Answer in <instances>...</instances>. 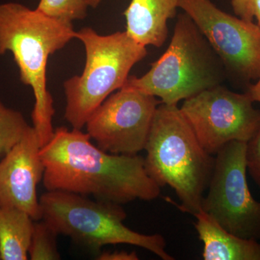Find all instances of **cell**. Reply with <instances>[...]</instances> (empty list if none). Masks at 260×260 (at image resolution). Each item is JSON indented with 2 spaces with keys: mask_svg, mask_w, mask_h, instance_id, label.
<instances>
[{
  "mask_svg": "<svg viewBox=\"0 0 260 260\" xmlns=\"http://www.w3.org/2000/svg\"><path fill=\"white\" fill-rule=\"evenodd\" d=\"M90 140L80 129H54L40 152L47 191L90 195L120 205L160 196L161 187L147 172L145 158L107 153Z\"/></svg>",
  "mask_w": 260,
  "mask_h": 260,
  "instance_id": "cell-1",
  "label": "cell"
},
{
  "mask_svg": "<svg viewBox=\"0 0 260 260\" xmlns=\"http://www.w3.org/2000/svg\"><path fill=\"white\" fill-rule=\"evenodd\" d=\"M76 31L67 23L19 3L0 5V55L10 52L19 69L20 81L32 88L35 98L32 126L42 147L54 135V101L47 88L49 56L63 49Z\"/></svg>",
  "mask_w": 260,
  "mask_h": 260,
  "instance_id": "cell-2",
  "label": "cell"
},
{
  "mask_svg": "<svg viewBox=\"0 0 260 260\" xmlns=\"http://www.w3.org/2000/svg\"><path fill=\"white\" fill-rule=\"evenodd\" d=\"M145 150L149 176L160 187L168 185L175 191L181 211L199 212L215 157L203 148L178 105L159 104Z\"/></svg>",
  "mask_w": 260,
  "mask_h": 260,
  "instance_id": "cell-3",
  "label": "cell"
},
{
  "mask_svg": "<svg viewBox=\"0 0 260 260\" xmlns=\"http://www.w3.org/2000/svg\"><path fill=\"white\" fill-rule=\"evenodd\" d=\"M227 78L221 61L185 13L178 17L170 44L143 76H129L125 86L158 97L162 104L179 102L215 88Z\"/></svg>",
  "mask_w": 260,
  "mask_h": 260,
  "instance_id": "cell-4",
  "label": "cell"
},
{
  "mask_svg": "<svg viewBox=\"0 0 260 260\" xmlns=\"http://www.w3.org/2000/svg\"><path fill=\"white\" fill-rule=\"evenodd\" d=\"M76 39L85 48V67L81 75L63 83L64 119L73 129L81 130L104 101L125 85L130 70L148 51L126 31L103 36L85 27L76 31Z\"/></svg>",
  "mask_w": 260,
  "mask_h": 260,
  "instance_id": "cell-5",
  "label": "cell"
},
{
  "mask_svg": "<svg viewBox=\"0 0 260 260\" xmlns=\"http://www.w3.org/2000/svg\"><path fill=\"white\" fill-rule=\"evenodd\" d=\"M42 220L58 235L67 236L80 245L99 251L119 244L139 246L162 260H174L166 250L165 238L147 235L126 226V213L120 204L61 191H47L41 196Z\"/></svg>",
  "mask_w": 260,
  "mask_h": 260,
  "instance_id": "cell-6",
  "label": "cell"
},
{
  "mask_svg": "<svg viewBox=\"0 0 260 260\" xmlns=\"http://www.w3.org/2000/svg\"><path fill=\"white\" fill-rule=\"evenodd\" d=\"M246 142L232 141L215 155V166L201 209L238 237L260 240V202L246 179Z\"/></svg>",
  "mask_w": 260,
  "mask_h": 260,
  "instance_id": "cell-7",
  "label": "cell"
},
{
  "mask_svg": "<svg viewBox=\"0 0 260 260\" xmlns=\"http://www.w3.org/2000/svg\"><path fill=\"white\" fill-rule=\"evenodd\" d=\"M221 61L227 77L238 83L256 81L260 75V27L254 22L219 9L211 0H179Z\"/></svg>",
  "mask_w": 260,
  "mask_h": 260,
  "instance_id": "cell-8",
  "label": "cell"
},
{
  "mask_svg": "<svg viewBox=\"0 0 260 260\" xmlns=\"http://www.w3.org/2000/svg\"><path fill=\"white\" fill-rule=\"evenodd\" d=\"M247 93L222 85L186 99L181 113L205 150L215 155L232 141L247 143L260 126V110Z\"/></svg>",
  "mask_w": 260,
  "mask_h": 260,
  "instance_id": "cell-9",
  "label": "cell"
},
{
  "mask_svg": "<svg viewBox=\"0 0 260 260\" xmlns=\"http://www.w3.org/2000/svg\"><path fill=\"white\" fill-rule=\"evenodd\" d=\"M160 101L124 86L104 101L86 122L87 133L99 148L115 155L145 150Z\"/></svg>",
  "mask_w": 260,
  "mask_h": 260,
  "instance_id": "cell-10",
  "label": "cell"
},
{
  "mask_svg": "<svg viewBox=\"0 0 260 260\" xmlns=\"http://www.w3.org/2000/svg\"><path fill=\"white\" fill-rule=\"evenodd\" d=\"M42 145L34 126L0 162V206L14 207L34 220H42L37 188L44 177Z\"/></svg>",
  "mask_w": 260,
  "mask_h": 260,
  "instance_id": "cell-11",
  "label": "cell"
},
{
  "mask_svg": "<svg viewBox=\"0 0 260 260\" xmlns=\"http://www.w3.org/2000/svg\"><path fill=\"white\" fill-rule=\"evenodd\" d=\"M179 0H131L124 11L128 35L142 45L160 48L169 35L168 22L177 15Z\"/></svg>",
  "mask_w": 260,
  "mask_h": 260,
  "instance_id": "cell-12",
  "label": "cell"
},
{
  "mask_svg": "<svg viewBox=\"0 0 260 260\" xmlns=\"http://www.w3.org/2000/svg\"><path fill=\"white\" fill-rule=\"evenodd\" d=\"M194 216L195 229L203 244L205 260H260L258 241L228 232L202 209Z\"/></svg>",
  "mask_w": 260,
  "mask_h": 260,
  "instance_id": "cell-13",
  "label": "cell"
},
{
  "mask_svg": "<svg viewBox=\"0 0 260 260\" xmlns=\"http://www.w3.org/2000/svg\"><path fill=\"white\" fill-rule=\"evenodd\" d=\"M28 213L14 207L0 206V259H28L34 222Z\"/></svg>",
  "mask_w": 260,
  "mask_h": 260,
  "instance_id": "cell-14",
  "label": "cell"
},
{
  "mask_svg": "<svg viewBox=\"0 0 260 260\" xmlns=\"http://www.w3.org/2000/svg\"><path fill=\"white\" fill-rule=\"evenodd\" d=\"M30 127L23 114L0 100V156H4Z\"/></svg>",
  "mask_w": 260,
  "mask_h": 260,
  "instance_id": "cell-15",
  "label": "cell"
},
{
  "mask_svg": "<svg viewBox=\"0 0 260 260\" xmlns=\"http://www.w3.org/2000/svg\"><path fill=\"white\" fill-rule=\"evenodd\" d=\"M58 234L50 225L42 220L34 224L28 256L32 260H59L60 254L57 249Z\"/></svg>",
  "mask_w": 260,
  "mask_h": 260,
  "instance_id": "cell-16",
  "label": "cell"
},
{
  "mask_svg": "<svg viewBox=\"0 0 260 260\" xmlns=\"http://www.w3.org/2000/svg\"><path fill=\"white\" fill-rule=\"evenodd\" d=\"M88 0H40L37 9L44 14L73 23L87 16Z\"/></svg>",
  "mask_w": 260,
  "mask_h": 260,
  "instance_id": "cell-17",
  "label": "cell"
},
{
  "mask_svg": "<svg viewBox=\"0 0 260 260\" xmlns=\"http://www.w3.org/2000/svg\"><path fill=\"white\" fill-rule=\"evenodd\" d=\"M246 162L248 172L260 189V126L246 143Z\"/></svg>",
  "mask_w": 260,
  "mask_h": 260,
  "instance_id": "cell-18",
  "label": "cell"
},
{
  "mask_svg": "<svg viewBox=\"0 0 260 260\" xmlns=\"http://www.w3.org/2000/svg\"><path fill=\"white\" fill-rule=\"evenodd\" d=\"M234 13L246 21L254 22L260 27V0H232Z\"/></svg>",
  "mask_w": 260,
  "mask_h": 260,
  "instance_id": "cell-19",
  "label": "cell"
},
{
  "mask_svg": "<svg viewBox=\"0 0 260 260\" xmlns=\"http://www.w3.org/2000/svg\"><path fill=\"white\" fill-rule=\"evenodd\" d=\"M99 260H138L136 252H128L126 251H105L99 252L97 256Z\"/></svg>",
  "mask_w": 260,
  "mask_h": 260,
  "instance_id": "cell-20",
  "label": "cell"
},
{
  "mask_svg": "<svg viewBox=\"0 0 260 260\" xmlns=\"http://www.w3.org/2000/svg\"><path fill=\"white\" fill-rule=\"evenodd\" d=\"M246 93L249 95L253 102L260 103V75L255 83L248 85Z\"/></svg>",
  "mask_w": 260,
  "mask_h": 260,
  "instance_id": "cell-21",
  "label": "cell"
},
{
  "mask_svg": "<svg viewBox=\"0 0 260 260\" xmlns=\"http://www.w3.org/2000/svg\"><path fill=\"white\" fill-rule=\"evenodd\" d=\"M102 1V0H88L89 7L93 8H97Z\"/></svg>",
  "mask_w": 260,
  "mask_h": 260,
  "instance_id": "cell-22",
  "label": "cell"
},
{
  "mask_svg": "<svg viewBox=\"0 0 260 260\" xmlns=\"http://www.w3.org/2000/svg\"><path fill=\"white\" fill-rule=\"evenodd\" d=\"M0 260H1V259H0Z\"/></svg>",
  "mask_w": 260,
  "mask_h": 260,
  "instance_id": "cell-23",
  "label": "cell"
}]
</instances>
